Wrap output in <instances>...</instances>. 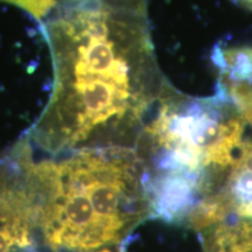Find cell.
Wrapping results in <instances>:
<instances>
[{"label":"cell","mask_w":252,"mask_h":252,"mask_svg":"<svg viewBox=\"0 0 252 252\" xmlns=\"http://www.w3.org/2000/svg\"><path fill=\"white\" fill-rule=\"evenodd\" d=\"M36 203L23 167L9 152L0 159V252H33Z\"/></svg>","instance_id":"obj_4"},{"label":"cell","mask_w":252,"mask_h":252,"mask_svg":"<svg viewBox=\"0 0 252 252\" xmlns=\"http://www.w3.org/2000/svg\"><path fill=\"white\" fill-rule=\"evenodd\" d=\"M81 5L106 6V7L127 9V11L139 12V13H147L149 0H61V8Z\"/></svg>","instance_id":"obj_8"},{"label":"cell","mask_w":252,"mask_h":252,"mask_svg":"<svg viewBox=\"0 0 252 252\" xmlns=\"http://www.w3.org/2000/svg\"><path fill=\"white\" fill-rule=\"evenodd\" d=\"M212 59L219 75L216 90L234 103L252 128V46H216Z\"/></svg>","instance_id":"obj_5"},{"label":"cell","mask_w":252,"mask_h":252,"mask_svg":"<svg viewBox=\"0 0 252 252\" xmlns=\"http://www.w3.org/2000/svg\"><path fill=\"white\" fill-rule=\"evenodd\" d=\"M11 152L30 182L37 234L50 250L117 245L151 216L144 165L133 147H87L35 161L25 137Z\"/></svg>","instance_id":"obj_2"},{"label":"cell","mask_w":252,"mask_h":252,"mask_svg":"<svg viewBox=\"0 0 252 252\" xmlns=\"http://www.w3.org/2000/svg\"><path fill=\"white\" fill-rule=\"evenodd\" d=\"M53 64L45 109L27 132L50 156L130 146L166 78L149 14L97 5L63 7L41 25Z\"/></svg>","instance_id":"obj_1"},{"label":"cell","mask_w":252,"mask_h":252,"mask_svg":"<svg viewBox=\"0 0 252 252\" xmlns=\"http://www.w3.org/2000/svg\"><path fill=\"white\" fill-rule=\"evenodd\" d=\"M0 2L26 12L41 25L61 8V0H0Z\"/></svg>","instance_id":"obj_7"},{"label":"cell","mask_w":252,"mask_h":252,"mask_svg":"<svg viewBox=\"0 0 252 252\" xmlns=\"http://www.w3.org/2000/svg\"><path fill=\"white\" fill-rule=\"evenodd\" d=\"M88 252H115V251H112L110 248H102V249H98V250L88 251Z\"/></svg>","instance_id":"obj_10"},{"label":"cell","mask_w":252,"mask_h":252,"mask_svg":"<svg viewBox=\"0 0 252 252\" xmlns=\"http://www.w3.org/2000/svg\"><path fill=\"white\" fill-rule=\"evenodd\" d=\"M247 130L234 103L219 90L190 97L166 81L132 146L144 165L151 215L188 224L222 190Z\"/></svg>","instance_id":"obj_3"},{"label":"cell","mask_w":252,"mask_h":252,"mask_svg":"<svg viewBox=\"0 0 252 252\" xmlns=\"http://www.w3.org/2000/svg\"><path fill=\"white\" fill-rule=\"evenodd\" d=\"M236 4L242 6V7L251 9L252 11V0H234Z\"/></svg>","instance_id":"obj_9"},{"label":"cell","mask_w":252,"mask_h":252,"mask_svg":"<svg viewBox=\"0 0 252 252\" xmlns=\"http://www.w3.org/2000/svg\"><path fill=\"white\" fill-rule=\"evenodd\" d=\"M201 232L204 252H252V219L226 214Z\"/></svg>","instance_id":"obj_6"}]
</instances>
